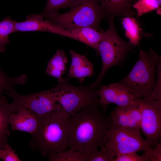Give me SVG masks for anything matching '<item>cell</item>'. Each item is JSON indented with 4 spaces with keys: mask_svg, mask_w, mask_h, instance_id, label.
<instances>
[{
    "mask_svg": "<svg viewBox=\"0 0 161 161\" xmlns=\"http://www.w3.org/2000/svg\"><path fill=\"white\" fill-rule=\"evenodd\" d=\"M106 147L112 150L116 155L144 151L149 153L153 148L142 136L140 129L120 128L110 126Z\"/></svg>",
    "mask_w": 161,
    "mask_h": 161,
    "instance_id": "cell-8",
    "label": "cell"
},
{
    "mask_svg": "<svg viewBox=\"0 0 161 161\" xmlns=\"http://www.w3.org/2000/svg\"><path fill=\"white\" fill-rule=\"evenodd\" d=\"M149 49L145 52L140 49L138 60L131 71L117 83L136 97L154 100L157 68L161 58Z\"/></svg>",
    "mask_w": 161,
    "mask_h": 161,
    "instance_id": "cell-3",
    "label": "cell"
},
{
    "mask_svg": "<svg viewBox=\"0 0 161 161\" xmlns=\"http://www.w3.org/2000/svg\"><path fill=\"white\" fill-rule=\"evenodd\" d=\"M69 53L72 61L67 76L70 79H78L81 84L86 78L93 75V64L85 55H80L72 50L70 51Z\"/></svg>",
    "mask_w": 161,
    "mask_h": 161,
    "instance_id": "cell-13",
    "label": "cell"
},
{
    "mask_svg": "<svg viewBox=\"0 0 161 161\" xmlns=\"http://www.w3.org/2000/svg\"><path fill=\"white\" fill-rule=\"evenodd\" d=\"M108 20L117 16L133 17L136 13L133 9L132 0H97Z\"/></svg>",
    "mask_w": 161,
    "mask_h": 161,
    "instance_id": "cell-14",
    "label": "cell"
},
{
    "mask_svg": "<svg viewBox=\"0 0 161 161\" xmlns=\"http://www.w3.org/2000/svg\"><path fill=\"white\" fill-rule=\"evenodd\" d=\"M99 104L86 106L69 117V150L88 152L106 147L111 121Z\"/></svg>",
    "mask_w": 161,
    "mask_h": 161,
    "instance_id": "cell-1",
    "label": "cell"
},
{
    "mask_svg": "<svg viewBox=\"0 0 161 161\" xmlns=\"http://www.w3.org/2000/svg\"><path fill=\"white\" fill-rule=\"evenodd\" d=\"M110 126L131 129H140L142 117L138 106L115 108L110 114Z\"/></svg>",
    "mask_w": 161,
    "mask_h": 161,
    "instance_id": "cell-12",
    "label": "cell"
},
{
    "mask_svg": "<svg viewBox=\"0 0 161 161\" xmlns=\"http://www.w3.org/2000/svg\"><path fill=\"white\" fill-rule=\"evenodd\" d=\"M96 93L100 102L107 109L111 103L120 107L137 106L135 96L117 82L101 86L96 91Z\"/></svg>",
    "mask_w": 161,
    "mask_h": 161,
    "instance_id": "cell-10",
    "label": "cell"
},
{
    "mask_svg": "<svg viewBox=\"0 0 161 161\" xmlns=\"http://www.w3.org/2000/svg\"><path fill=\"white\" fill-rule=\"evenodd\" d=\"M69 115L61 111L38 119L35 132L32 134L30 145L49 160L68 148Z\"/></svg>",
    "mask_w": 161,
    "mask_h": 161,
    "instance_id": "cell-2",
    "label": "cell"
},
{
    "mask_svg": "<svg viewBox=\"0 0 161 161\" xmlns=\"http://www.w3.org/2000/svg\"><path fill=\"white\" fill-rule=\"evenodd\" d=\"M114 19L108 20L109 28L103 31V37L98 46V54L101 58L102 67L96 80L90 85L97 90L109 69L113 66L121 65L127 54L133 50L131 44L123 40L118 35Z\"/></svg>",
    "mask_w": 161,
    "mask_h": 161,
    "instance_id": "cell-5",
    "label": "cell"
},
{
    "mask_svg": "<svg viewBox=\"0 0 161 161\" xmlns=\"http://www.w3.org/2000/svg\"><path fill=\"white\" fill-rule=\"evenodd\" d=\"M122 24L125 30V35L133 47L140 44L143 33L138 21L133 17L122 18Z\"/></svg>",
    "mask_w": 161,
    "mask_h": 161,
    "instance_id": "cell-19",
    "label": "cell"
},
{
    "mask_svg": "<svg viewBox=\"0 0 161 161\" xmlns=\"http://www.w3.org/2000/svg\"><path fill=\"white\" fill-rule=\"evenodd\" d=\"M27 76L22 75L16 77H12L7 75L0 68V97L4 93L9 89L19 84L25 83Z\"/></svg>",
    "mask_w": 161,
    "mask_h": 161,
    "instance_id": "cell-22",
    "label": "cell"
},
{
    "mask_svg": "<svg viewBox=\"0 0 161 161\" xmlns=\"http://www.w3.org/2000/svg\"><path fill=\"white\" fill-rule=\"evenodd\" d=\"M145 153V152H144ZM149 161H161V144L158 143L153 148V150L149 153H145Z\"/></svg>",
    "mask_w": 161,
    "mask_h": 161,
    "instance_id": "cell-29",
    "label": "cell"
},
{
    "mask_svg": "<svg viewBox=\"0 0 161 161\" xmlns=\"http://www.w3.org/2000/svg\"><path fill=\"white\" fill-rule=\"evenodd\" d=\"M135 100L141 114L140 129L154 148L161 138V102L136 97Z\"/></svg>",
    "mask_w": 161,
    "mask_h": 161,
    "instance_id": "cell-9",
    "label": "cell"
},
{
    "mask_svg": "<svg viewBox=\"0 0 161 161\" xmlns=\"http://www.w3.org/2000/svg\"><path fill=\"white\" fill-rule=\"evenodd\" d=\"M71 38L82 42L90 47L98 55V46L103 35V31H98L90 27L77 28L69 32Z\"/></svg>",
    "mask_w": 161,
    "mask_h": 161,
    "instance_id": "cell-16",
    "label": "cell"
},
{
    "mask_svg": "<svg viewBox=\"0 0 161 161\" xmlns=\"http://www.w3.org/2000/svg\"><path fill=\"white\" fill-rule=\"evenodd\" d=\"M87 152V161H113L116 156L114 151L106 147L100 150L97 149Z\"/></svg>",
    "mask_w": 161,
    "mask_h": 161,
    "instance_id": "cell-25",
    "label": "cell"
},
{
    "mask_svg": "<svg viewBox=\"0 0 161 161\" xmlns=\"http://www.w3.org/2000/svg\"><path fill=\"white\" fill-rule=\"evenodd\" d=\"M153 98L161 102V60L157 65L155 85L153 92Z\"/></svg>",
    "mask_w": 161,
    "mask_h": 161,
    "instance_id": "cell-27",
    "label": "cell"
},
{
    "mask_svg": "<svg viewBox=\"0 0 161 161\" xmlns=\"http://www.w3.org/2000/svg\"><path fill=\"white\" fill-rule=\"evenodd\" d=\"M4 161H21L15 149H12L8 143L5 145L3 148V155L1 158Z\"/></svg>",
    "mask_w": 161,
    "mask_h": 161,
    "instance_id": "cell-28",
    "label": "cell"
},
{
    "mask_svg": "<svg viewBox=\"0 0 161 161\" xmlns=\"http://www.w3.org/2000/svg\"><path fill=\"white\" fill-rule=\"evenodd\" d=\"M41 13L31 14L26 17L25 21L15 22L16 32L18 31H41L56 34L71 38L69 32L65 30L51 21L44 19Z\"/></svg>",
    "mask_w": 161,
    "mask_h": 161,
    "instance_id": "cell-11",
    "label": "cell"
},
{
    "mask_svg": "<svg viewBox=\"0 0 161 161\" xmlns=\"http://www.w3.org/2000/svg\"><path fill=\"white\" fill-rule=\"evenodd\" d=\"M161 0H132V7L136 10L137 18L161 7Z\"/></svg>",
    "mask_w": 161,
    "mask_h": 161,
    "instance_id": "cell-23",
    "label": "cell"
},
{
    "mask_svg": "<svg viewBox=\"0 0 161 161\" xmlns=\"http://www.w3.org/2000/svg\"><path fill=\"white\" fill-rule=\"evenodd\" d=\"M70 79L67 76L51 89L62 110L70 117L88 105L99 104L106 110L100 102L96 89L90 85H73L69 82Z\"/></svg>",
    "mask_w": 161,
    "mask_h": 161,
    "instance_id": "cell-6",
    "label": "cell"
},
{
    "mask_svg": "<svg viewBox=\"0 0 161 161\" xmlns=\"http://www.w3.org/2000/svg\"><path fill=\"white\" fill-rule=\"evenodd\" d=\"M17 111L5 97L2 95L0 97V143L3 148L8 143V136L10 134L9 126L12 116Z\"/></svg>",
    "mask_w": 161,
    "mask_h": 161,
    "instance_id": "cell-17",
    "label": "cell"
},
{
    "mask_svg": "<svg viewBox=\"0 0 161 161\" xmlns=\"http://www.w3.org/2000/svg\"><path fill=\"white\" fill-rule=\"evenodd\" d=\"M80 0H48L43 13L45 18L52 16L58 13L60 9L67 7L69 8Z\"/></svg>",
    "mask_w": 161,
    "mask_h": 161,
    "instance_id": "cell-21",
    "label": "cell"
},
{
    "mask_svg": "<svg viewBox=\"0 0 161 161\" xmlns=\"http://www.w3.org/2000/svg\"><path fill=\"white\" fill-rule=\"evenodd\" d=\"M137 152H132L116 155L113 161H149L145 154L141 155Z\"/></svg>",
    "mask_w": 161,
    "mask_h": 161,
    "instance_id": "cell-26",
    "label": "cell"
},
{
    "mask_svg": "<svg viewBox=\"0 0 161 161\" xmlns=\"http://www.w3.org/2000/svg\"><path fill=\"white\" fill-rule=\"evenodd\" d=\"M38 119L30 111L21 108L12 116L10 124L13 131H19L32 134L36 131Z\"/></svg>",
    "mask_w": 161,
    "mask_h": 161,
    "instance_id": "cell-15",
    "label": "cell"
},
{
    "mask_svg": "<svg viewBox=\"0 0 161 161\" xmlns=\"http://www.w3.org/2000/svg\"><path fill=\"white\" fill-rule=\"evenodd\" d=\"M3 147L1 144L0 143V159L1 158L3 155Z\"/></svg>",
    "mask_w": 161,
    "mask_h": 161,
    "instance_id": "cell-30",
    "label": "cell"
},
{
    "mask_svg": "<svg viewBox=\"0 0 161 161\" xmlns=\"http://www.w3.org/2000/svg\"><path fill=\"white\" fill-rule=\"evenodd\" d=\"M16 21L11 19L9 16L0 22V52H4L6 45L10 42L9 35L16 32Z\"/></svg>",
    "mask_w": 161,
    "mask_h": 161,
    "instance_id": "cell-20",
    "label": "cell"
},
{
    "mask_svg": "<svg viewBox=\"0 0 161 161\" xmlns=\"http://www.w3.org/2000/svg\"><path fill=\"white\" fill-rule=\"evenodd\" d=\"M12 100L11 104L18 110L21 108H25L34 114L38 119L62 111L51 89L22 95L11 87L6 92Z\"/></svg>",
    "mask_w": 161,
    "mask_h": 161,
    "instance_id": "cell-7",
    "label": "cell"
},
{
    "mask_svg": "<svg viewBox=\"0 0 161 161\" xmlns=\"http://www.w3.org/2000/svg\"><path fill=\"white\" fill-rule=\"evenodd\" d=\"M105 18V13L97 0H80L66 13H58L45 18L69 32L85 27L101 31L100 23Z\"/></svg>",
    "mask_w": 161,
    "mask_h": 161,
    "instance_id": "cell-4",
    "label": "cell"
},
{
    "mask_svg": "<svg viewBox=\"0 0 161 161\" xmlns=\"http://www.w3.org/2000/svg\"><path fill=\"white\" fill-rule=\"evenodd\" d=\"M87 152L75 150H64L55 155L51 161H87Z\"/></svg>",
    "mask_w": 161,
    "mask_h": 161,
    "instance_id": "cell-24",
    "label": "cell"
},
{
    "mask_svg": "<svg viewBox=\"0 0 161 161\" xmlns=\"http://www.w3.org/2000/svg\"><path fill=\"white\" fill-rule=\"evenodd\" d=\"M68 62L67 58L64 51L62 49L58 50L48 62L46 72L59 82L63 79L62 75L65 73L66 65Z\"/></svg>",
    "mask_w": 161,
    "mask_h": 161,
    "instance_id": "cell-18",
    "label": "cell"
}]
</instances>
